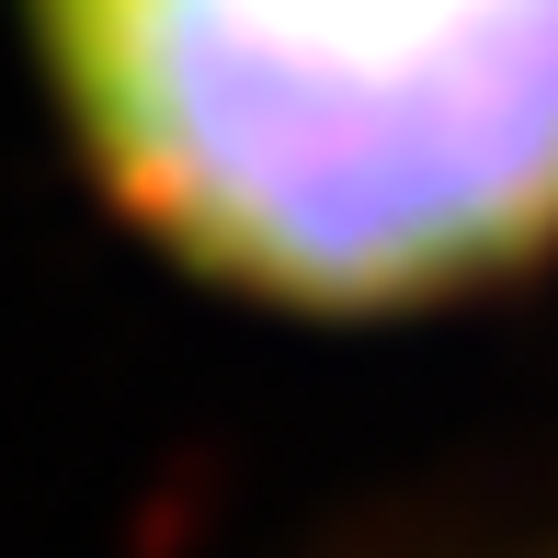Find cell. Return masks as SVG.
<instances>
[{"instance_id": "cell-1", "label": "cell", "mask_w": 558, "mask_h": 558, "mask_svg": "<svg viewBox=\"0 0 558 558\" xmlns=\"http://www.w3.org/2000/svg\"><path fill=\"white\" fill-rule=\"evenodd\" d=\"M148 251L296 319L490 296L558 251V0H23Z\"/></svg>"}]
</instances>
